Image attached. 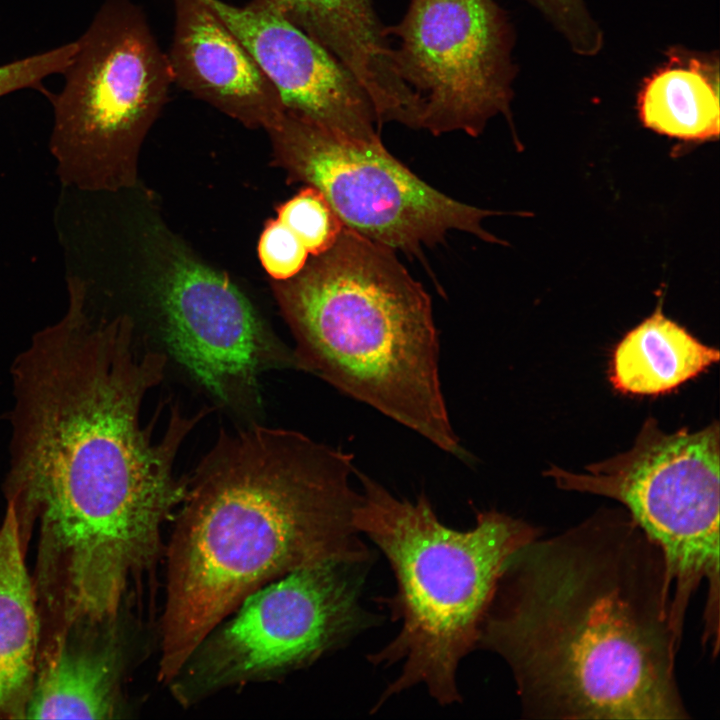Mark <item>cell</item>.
Listing matches in <instances>:
<instances>
[{
  "label": "cell",
  "instance_id": "obj_1",
  "mask_svg": "<svg viewBox=\"0 0 720 720\" xmlns=\"http://www.w3.org/2000/svg\"><path fill=\"white\" fill-rule=\"evenodd\" d=\"M68 293L63 317L11 366L3 489L25 532L39 522L38 581L72 608L105 612L152 562L162 524L185 498L174 466L202 413L174 407L154 439L140 412L165 355L138 342L128 316L97 319L81 285Z\"/></svg>",
  "mask_w": 720,
  "mask_h": 720
},
{
  "label": "cell",
  "instance_id": "obj_2",
  "mask_svg": "<svg viewBox=\"0 0 720 720\" xmlns=\"http://www.w3.org/2000/svg\"><path fill=\"white\" fill-rule=\"evenodd\" d=\"M681 638L661 550L607 511L508 557L477 648L507 664L526 718L682 720Z\"/></svg>",
  "mask_w": 720,
  "mask_h": 720
},
{
  "label": "cell",
  "instance_id": "obj_3",
  "mask_svg": "<svg viewBox=\"0 0 720 720\" xmlns=\"http://www.w3.org/2000/svg\"><path fill=\"white\" fill-rule=\"evenodd\" d=\"M353 456L303 433L222 431L187 479L168 556L159 678L169 683L249 594L296 570L371 561Z\"/></svg>",
  "mask_w": 720,
  "mask_h": 720
},
{
  "label": "cell",
  "instance_id": "obj_4",
  "mask_svg": "<svg viewBox=\"0 0 720 720\" xmlns=\"http://www.w3.org/2000/svg\"><path fill=\"white\" fill-rule=\"evenodd\" d=\"M276 295L296 367L470 460L441 389L431 298L394 250L343 227Z\"/></svg>",
  "mask_w": 720,
  "mask_h": 720
},
{
  "label": "cell",
  "instance_id": "obj_5",
  "mask_svg": "<svg viewBox=\"0 0 720 720\" xmlns=\"http://www.w3.org/2000/svg\"><path fill=\"white\" fill-rule=\"evenodd\" d=\"M354 523L385 555L396 591L385 602L400 620L398 633L368 660L400 664L398 676L374 709L388 698L423 685L440 705L461 700L457 673L477 648L480 627L508 557L541 533L498 511L478 512L474 527L456 530L437 517L428 498L398 499L369 476Z\"/></svg>",
  "mask_w": 720,
  "mask_h": 720
},
{
  "label": "cell",
  "instance_id": "obj_6",
  "mask_svg": "<svg viewBox=\"0 0 720 720\" xmlns=\"http://www.w3.org/2000/svg\"><path fill=\"white\" fill-rule=\"evenodd\" d=\"M76 43L63 89L45 92L54 111L57 174L82 191L128 186L139 146L173 84L167 54L131 0H105Z\"/></svg>",
  "mask_w": 720,
  "mask_h": 720
},
{
  "label": "cell",
  "instance_id": "obj_7",
  "mask_svg": "<svg viewBox=\"0 0 720 720\" xmlns=\"http://www.w3.org/2000/svg\"><path fill=\"white\" fill-rule=\"evenodd\" d=\"M719 467L718 422L669 434L648 418L630 450L587 466L584 474L556 466L546 472L562 489L617 500L659 547L681 637L690 600L706 582L703 642L710 644L719 641Z\"/></svg>",
  "mask_w": 720,
  "mask_h": 720
},
{
  "label": "cell",
  "instance_id": "obj_8",
  "mask_svg": "<svg viewBox=\"0 0 720 720\" xmlns=\"http://www.w3.org/2000/svg\"><path fill=\"white\" fill-rule=\"evenodd\" d=\"M370 561L288 573L246 596L169 683L191 704L221 688L287 672L342 648L377 623L361 605Z\"/></svg>",
  "mask_w": 720,
  "mask_h": 720
},
{
  "label": "cell",
  "instance_id": "obj_9",
  "mask_svg": "<svg viewBox=\"0 0 720 720\" xmlns=\"http://www.w3.org/2000/svg\"><path fill=\"white\" fill-rule=\"evenodd\" d=\"M269 132L294 179L317 188L344 227L375 243L416 256L453 230L503 243L482 225L498 212L433 188L380 139H351L287 113Z\"/></svg>",
  "mask_w": 720,
  "mask_h": 720
},
{
  "label": "cell",
  "instance_id": "obj_10",
  "mask_svg": "<svg viewBox=\"0 0 720 720\" xmlns=\"http://www.w3.org/2000/svg\"><path fill=\"white\" fill-rule=\"evenodd\" d=\"M385 32L400 41L399 76L423 99L420 128L478 136L491 117L508 114L511 38L493 0H411Z\"/></svg>",
  "mask_w": 720,
  "mask_h": 720
},
{
  "label": "cell",
  "instance_id": "obj_11",
  "mask_svg": "<svg viewBox=\"0 0 720 720\" xmlns=\"http://www.w3.org/2000/svg\"><path fill=\"white\" fill-rule=\"evenodd\" d=\"M167 345L222 404L246 411L260 403L259 376L295 366L242 292L223 274L178 256L160 287Z\"/></svg>",
  "mask_w": 720,
  "mask_h": 720
},
{
  "label": "cell",
  "instance_id": "obj_12",
  "mask_svg": "<svg viewBox=\"0 0 720 720\" xmlns=\"http://www.w3.org/2000/svg\"><path fill=\"white\" fill-rule=\"evenodd\" d=\"M202 1L253 56L279 94L285 113L351 139H380L366 93L313 37L263 0L241 6Z\"/></svg>",
  "mask_w": 720,
  "mask_h": 720
},
{
  "label": "cell",
  "instance_id": "obj_13",
  "mask_svg": "<svg viewBox=\"0 0 720 720\" xmlns=\"http://www.w3.org/2000/svg\"><path fill=\"white\" fill-rule=\"evenodd\" d=\"M167 54L173 83L248 126L272 128L285 110L275 87L202 0H173Z\"/></svg>",
  "mask_w": 720,
  "mask_h": 720
},
{
  "label": "cell",
  "instance_id": "obj_14",
  "mask_svg": "<svg viewBox=\"0 0 720 720\" xmlns=\"http://www.w3.org/2000/svg\"><path fill=\"white\" fill-rule=\"evenodd\" d=\"M111 622L73 624L40 644L25 718L103 720L115 716L121 662L112 625L105 629Z\"/></svg>",
  "mask_w": 720,
  "mask_h": 720
},
{
  "label": "cell",
  "instance_id": "obj_15",
  "mask_svg": "<svg viewBox=\"0 0 720 720\" xmlns=\"http://www.w3.org/2000/svg\"><path fill=\"white\" fill-rule=\"evenodd\" d=\"M263 1L334 55L375 107L390 106L405 93L371 0Z\"/></svg>",
  "mask_w": 720,
  "mask_h": 720
},
{
  "label": "cell",
  "instance_id": "obj_16",
  "mask_svg": "<svg viewBox=\"0 0 720 720\" xmlns=\"http://www.w3.org/2000/svg\"><path fill=\"white\" fill-rule=\"evenodd\" d=\"M41 620L12 503L0 524V719H24L40 651Z\"/></svg>",
  "mask_w": 720,
  "mask_h": 720
},
{
  "label": "cell",
  "instance_id": "obj_17",
  "mask_svg": "<svg viewBox=\"0 0 720 720\" xmlns=\"http://www.w3.org/2000/svg\"><path fill=\"white\" fill-rule=\"evenodd\" d=\"M718 360V349L700 342L666 317L659 306L618 342L609 379L623 394L660 395L695 378Z\"/></svg>",
  "mask_w": 720,
  "mask_h": 720
},
{
  "label": "cell",
  "instance_id": "obj_18",
  "mask_svg": "<svg viewBox=\"0 0 720 720\" xmlns=\"http://www.w3.org/2000/svg\"><path fill=\"white\" fill-rule=\"evenodd\" d=\"M718 64L698 57L671 55L646 80L638 98L643 125L683 141L719 135Z\"/></svg>",
  "mask_w": 720,
  "mask_h": 720
},
{
  "label": "cell",
  "instance_id": "obj_19",
  "mask_svg": "<svg viewBox=\"0 0 720 720\" xmlns=\"http://www.w3.org/2000/svg\"><path fill=\"white\" fill-rule=\"evenodd\" d=\"M278 219L313 256L328 251L344 227L324 195L310 185L280 206Z\"/></svg>",
  "mask_w": 720,
  "mask_h": 720
},
{
  "label": "cell",
  "instance_id": "obj_20",
  "mask_svg": "<svg viewBox=\"0 0 720 720\" xmlns=\"http://www.w3.org/2000/svg\"><path fill=\"white\" fill-rule=\"evenodd\" d=\"M258 251L266 272L279 281L296 276L304 268L309 254L299 238L278 218L266 225Z\"/></svg>",
  "mask_w": 720,
  "mask_h": 720
},
{
  "label": "cell",
  "instance_id": "obj_21",
  "mask_svg": "<svg viewBox=\"0 0 720 720\" xmlns=\"http://www.w3.org/2000/svg\"><path fill=\"white\" fill-rule=\"evenodd\" d=\"M76 50V42L0 66V97L25 88L43 91L42 80L63 73Z\"/></svg>",
  "mask_w": 720,
  "mask_h": 720
}]
</instances>
